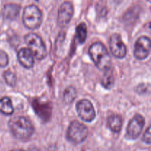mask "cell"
Instances as JSON below:
<instances>
[{"mask_svg": "<svg viewBox=\"0 0 151 151\" xmlns=\"http://www.w3.org/2000/svg\"><path fill=\"white\" fill-rule=\"evenodd\" d=\"M28 151H41V150H40L38 148H37V147H30Z\"/></svg>", "mask_w": 151, "mask_h": 151, "instance_id": "21", "label": "cell"}, {"mask_svg": "<svg viewBox=\"0 0 151 151\" xmlns=\"http://www.w3.org/2000/svg\"><path fill=\"white\" fill-rule=\"evenodd\" d=\"M20 5L16 4H7L3 9V16L7 20H15L20 13Z\"/></svg>", "mask_w": 151, "mask_h": 151, "instance_id": "12", "label": "cell"}, {"mask_svg": "<svg viewBox=\"0 0 151 151\" xmlns=\"http://www.w3.org/2000/svg\"><path fill=\"white\" fill-rule=\"evenodd\" d=\"M25 43L34 57L38 60H43L47 56L45 44L40 36L35 33H29L24 37Z\"/></svg>", "mask_w": 151, "mask_h": 151, "instance_id": "3", "label": "cell"}, {"mask_svg": "<svg viewBox=\"0 0 151 151\" xmlns=\"http://www.w3.org/2000/svg\"><path fill=\"white\" fill-rule=\"evenodd\" d=\"M109 47L112 54L117 58H123L127 54V48L120 35L114 33L111 36Z\"/></svg>", "mask_w": 151, "mask_h": 151, "instance_id": "9", "label": "cell"}, {"mask_svg": "<svg viewBox=\"0 0 151 151\" xmlns=\"http://www.w3.org/2000/svg\"><path fill=\"white\" fill-rule=\"evenodd\" d=\"M88 134V130L84 124L78 121L71 122L66 132L68 140L75 145L81 144L86 139Z\"/></svg>", "mask_w": 151, "mask_h": 151, "instance_id": "5", "label": "cell"}, {"mask_svg": "<svg viewBox=\"0 0 151 151\" xmlns=\"http://www.w3.org/2000/svg\"><path fill=\"white\" fill-rule=\"evenodd\" d=\"M42 22V13L37 6L29 5L23 12V23L27 28L35 29L40 27Z\"/></svg>", "mask_w": 151, "mask_h": 151, "instance_id": "4", "label": "cell"}, {"mask_svg": "<svg viewBox=\"0 0 151 151\" xmlns=\"http://www.w3.org/2000/svg\"><path fill=\"white\" fill-rule=\"evenodd\" d=\"M0 112L4 115H11L14 112L13 103L9 97H3L0 100Z\"/></svg>", "mask_w": 151, "mask_h": 151, "instance_id": "14", "label": "cell"}, {"mask_svg": "<svg viewBox=\"0 0 151 151\" xmlns=\"http://www.w3.org/2000/svg\"><path fill=\"white\" fill-rule=\"evenodd\" d=\"M88 53L95 66L101 71H109L111 66V58L104 44L94 42L90 46Z\"/></svg>", "mask_w": 151, "mask_h": 151, "instance_id": "2", "label": "cell"}, {"mask_svg": "<svg viewBox=\"0 0 151 151\" xmlns=\"http://www.w3.org/2000/svg\"><path fill=\"white\" fill-rule=\"evenodd\" d=\"M102 84L107 88H111L113 86L114 84V78L112 73H110L109 72V73H106L104 75L103 81H102Z\"/></svg>", "mask_w": 151, "mask_h": 151, "instance_id": "18", "label": "cell"}, {"mask_svg": "<svg viewBox=\"0 0 151 151\" xmlns=\"http://www.w3.org/2000/svg\"><path fill=\"white\" fill-rule=\"evenodd\" d=\"M9 58L7 53L3 50H0V67L4 68L8 65Z\"/></svg>", "mask_w": 151, "mask_h": 151, "instance_id": "19", "label": "cell"}, {"mask_svg": "<svg viewBox=\"0 0 151 151\" xmlns=\"http://www.w3.org/2000/svg\"><path fill=\"white\" fill-rule=\"evenodd\" d=\"M10 131L17 139L26 141L30 139L34 132L32 122L25 116H16L11 118L8 122Z\"/></svg>", "mask_w": 151, "mask_h": 151, "instance_id": "1", "label": "cell"}, {"mask_svg": "<svg viewBox=\"0 0 151 151\" xmlns=\"http://www.w3.org/2000/svg\"><path fill=\"white\" fill-rule=\"evenodd\" d=\"M10 151H25L24 150H22V149H16V150H13Z\"/></svg>", "mask_w": 151, "mask_h": 151, "instance_id": "22", "label": "cell"}, {"mask_svg": "<svg viewBox=\"0 0 151 151\" xmlns=\"http://www.w3.org/2000/svg\"><path fill=\"white\" fill-rule=\"evenodd\" d=\"M142 141L145 142L146 144L150 145V127L149 126L147 128V130L145 132L144 135L142 137Z\"/></svg>", "mask_w": 151, "mask_h": 151, "instance_id": "20", "label": "cell"}, {"mask_svg": "<svg viewBox=\"0 0 151 151\" xmlns=\"http://www.w3.org/2000/svg\"><path fill=\"white\" fill-rule=\"evenodd\" d=\"M77 96V91L73 86H69L67 88H66L63 92V101L66 103V104H69V103H72L73 100H75V97Z\"/></svg>", "mask_w": 151, "mask_h": 151, "instance_id": "15", "label": "cell"}, {"mask_svg": "<svg viewBox=\"0 0 151 151\" xmlns=\"http://www.w3.org/2000/svg\"><path fill=\"white\" fill-rule=\"evenodd\" d=\"M78 116L85 122H92L96 116L95 110L92 103L86 99H83L78 102L76 105Z\"/></svg>", "mask_w": 151, "mask_h": 151, "instance_id": "7", "label": "cell"}, {"mask_svg": "<svg viewBox=\"0 0 151 151\" xmlns=\"http://www.w3.org/2000/svg\"><path fill=\"white\" fill-rule=\"evenodd\" d=\"M3 77H4L7 85H9L11 87L15 86L16 83V76L13 72L10 70L5 71L4 74H3Z\"/></svg>", "mask_w": 151, "mask_h": 151, "instance_id": "17", "label": "cell"}, {"mask_svg": "<svg viewBox=\"0 0 151 151\" xmlns=\"http://www.w3.org/2000/svg\"><path fill=\"white\" fill-rule=\"evenodd\" d=\"M76 33L78 39L81 44L85 42L87 36V27L84 23H81L77 27Z\"/></svg>", "mask_w": 151, "mask_h": 151, "instance_id": "16", "label": "cell"}, {"mask_svg": "<svg viewBox=\"0 0 151 151\" xmlns=\"http://www.w3.org/2000/svg\"><path fill=\"white\" fill-rule=\"evenodd\" d=\"M108 125L114 133H119L122 126V119L119 115H113L108 119Z\"/></svg>", "mask_w": 151, "mask_h": 151, "instance_id": "13", "label": "cell"}, {"mask_svg": "<svg viewBox=\"0 0 151 151\" xmlns=\"http://www.w3.org/2000/svg\"><path fill=\"white\" fill-rule=\"evenodd\" d=\"M74 14L73 5L69 1H65L60 7L58 13V22L62 26H65L72 19Z\"/></svg>", "mask_w": 151, "mask_h": 151, "instance_id": "10", "label": "cell"}, {"mask_svg": "<svg viewBox=\"0 0 151 151\" xmlns=\"http://www.w3.org/2000/svg\"><path fill=\"white\" fill-rule=\"evenodd\" d=\"M150 40L147 36H142L136 41L134 55L138 60H144L150 55Z\"/></svg>", "mask_w": 151, "mask_h": 151, "instance_id": "8", "label": "cell"}, {"mask_svg": "<svg viewBox=\"0 0 151 151\" xmlns=\"http://www.w3.org/2000/svg\"><path fill=\"white\" fill-rule=\"evenodd\" d=\"M145 120L142 115L137 114L131 119L126 129V138L128 139H137L142 131Z\"/></svg>", "mask_w": 151, "mask_h": 151, "instance_id": "6", "label": "cell"}, {"mask_svg": "<svg viewBox=\"0 0 151 151\" xmlns=\"http://www.w3.org/2000/svg\"><path fill=\"white\" fill-rule=\"evenodd\" d=\"M18 60L23 67L30 69L34 65V56L28 48H22L18 52Z\"/></svg>", "mask_w": 151, "mask_h": 151, "instance_id": "11", "label": "cell"}]
</instances>
